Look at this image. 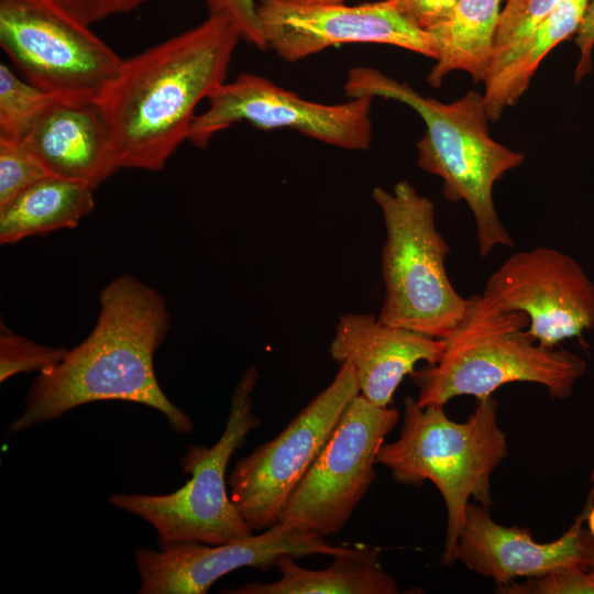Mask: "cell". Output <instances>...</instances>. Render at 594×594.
I'll return each instance as SVG.
<instances>
[{
  "label": "cell",
  "instance_id": "cell-1",
  "mask_svg": "<svg viewBox=\"0 0 594 594\" xmlns=\"http://www.w3.org/2000/svg\"><path fill=\"white\" fill-rule=\"evenodd\" d=\"M99 301L91 332L62 362L40 372L9 430L25 431L89 403L123 400L156 409L173 431L190 433L191 419L167 398L154 370V354L169 328L164 298L122 275L105 286Z\"/></svg>",
  "mask_w": 594,
  "mask_h": 594
},
{
  "label": "cell",
  "instance_id": "cell-2",
  "mask_svg": "<svg viewBox=\"0 0 594 594\" xmlns=\"http://www.w3.org/2000/svg\"><path fill=\"white\" fill-rule=\"evenodd\" d=\"M242 38L221 15L123 59L98 102L120 168L162 170L187 140L198 103L226 81Z\"/></svg>",
  "mask_w": 594,
  "mask_h": 594
},
{
  "label": "cell",
  "instance_id": "cell-3",
  "mask_svg": "<svg viewBox=\"0 0 594 594\" xmlns=\"http://www.w3.org/2000/svg\"><path fill=\"white\" fill-rule=\"evenodd\" d=\"M343 88L349 98L381 97L414 109L426 124L417 143V165L442 179L446 199L468 205L481 256L486 257L496 246L515 245L496 211L493 189L508 170L522 164L525 155L490 135V117L481 94L471 90L446 103L362 66L349 70Z\"/></svg>",
  "mask_w": 594,
  "mask_h": 594
},
{
  "label": "cell",
  "instance_id": "cell-4",
  "mask_svg": "<svg viewBox=\"0 0 594 594\" xmlns=\"http://www.w3.org/2000/svg\"><path fill=\"white\" fill-rule=\"evenodd\" d=\"M528 324L524 312L502 309L483 295L469 297L462 320L442 339L440 360L410 375L418 405L444 406L462 395L483 398L514 382L544 386L551 398L570 397L587 370L586 361L539 344L526 332Z\"/></svg>",
  "mask_w": 594,
  "mask_h": 594
},
{
  "label": "cell",
  "instance_id": "cell-5",
  "mask_svg": "<svg viewBox=\"0 0 594 594\" xmlns=\"http://www.w3.org/2000/svg\"><path fill=\"white\" fill-rule=\"evenodd\" d=\"M507 455L506 435L498 426L492 395L477 398L462 422L451 420L443 406L421 407L406 396L400 435L382 444L376 464L386 466L398 484L421 486L430 481L438 488L447 509L441 562L451 565L470 499L490 508L491 477Z\"/></svg>",
  "mask_w": 594,
  "mask_h": 594
},
{
  "label": "cell",
  "instance_id": "cell-6",
  "mask_svg": "<svg viewBox=\"0 0 594 594\" xmlns=\"http://www.w3.org/2000/svg\"><path fill=\"white\" fill-rule=\"evenodd\" d=\"M385 241L381 253L385 323L437 339L462 320L469 298L453 287L446 270L450 246L436 226L435 204L407 180L392 190L374 187Z\"/></svg>",
  "mask_w": 594,
  "mask_h": 594
},
{
  "label": "cell",
  "instance_id": "cell-7",
  "mask_svg": "<svg viewBox=\"0 0 594 594\" xmlns=\"http://www.w3.org/2000/svg\"><path fill=\"white\" fill-rule=\"evenodd\" d=\"M258 374L248 367L233 389L224 430L210 447L190 446L179 461L190 479L168 494L119 493L109 503L152 525L160 543L197 541L221 544L253 535L227 492L226 471L234 452L261 425L253 393Z\"/></svg>",
  "mask_w": 594,
  "mask_h": 594
},
{
  "label": "cell",
  "instance_id": "cell-8",
  "mask_svg": "<svg viewBox=\"0 0 594 594\" xmlns=\"http://www.w3.org/2000/svg\"><path fill=\"white\" fill-rule=\"evenodd\" d=\"M0 44L29 82L66 99L98 101L123 63L58 0H0Z\"/></svg>",
  "mask_w": 594,
  "mask_h": 594
},
{
  "label": "cell",
  "instance_id": "cell-9",
  "mask_svg": "<svg viewBox=\"0 0 594 594\" xmlns=\"http://www.w3.org/2000/svg\"><path fill=\"white\" fill-rule=\"evenodd\" d=\"M360 394L350 364L272 440L239 460L228 477L231 499L253 532L276 525L351 400Z\"/></svg>",
  "mask_w": 594,
  "mask_h": 594
},
{
  "label": "cell",
  "instance_id": "cell-10",
  "mask_svg": "<svg viewBox=\"0 0 594 594\" xmlns=\"http://www.w3.org/2000/svg\"><path fill=\"white\" fill-rule=\"evenodd\" d=\"M398 420L396 408L376 406L358 394L278 522L323 538L339 532L376 479L377 453Z\"/></svg>",
  "mask_w": 594,
  "mask_h": 594
},
{
  "label": "cell",
  "instance_id": "cell-11",
  "mask_svg": "<svg viewBox=\"0 0 594 594\" xmlns=\"http://www.w3.org/2000/svg\"><path fill=\"white\" fill-rule=\"evenodd\" d=\"M207 100L208 109L195 117L188 131L187 141L197 147H205L215 134L241 121L261 130H294L348 151H366L372 142L371 97L320 103L266 77L242 73L220 85Z\"/></svg>",
  "mask_w": 594,
  "mask_h": 594
},
{
  "label": "cell",
  "instance_id": "cell-12",
  "mask_svg": "<svg viewBox=\"0 0 594 594\" xmlns=\"http://www.w3.org/2000/svg\"><path fill=\"white\" fill-rule=\"evenodd\" d=\"M482 295L502 309L524 312L526 332L547 348L594 327V282L574 257L550 246L510 255Z\"/></svg>",
  "mask_w": 594,
  "mask_h": 594
},
{
  "label": "cell",
  "instance_id": "cell-13",
  "mask_svg": "<svg viewBox=\"0 0 594 594\" xmlns=\"http://www.w3.org/2000/svg\"><path fill=\"white\" fill-rule=\"evenodd\" d=\"M257 15L266 48L290 63L348 43L387 44L437 57L430 34L389 0L358 6L261 0Z\"/></svg>",
  "mask_w": 594,
  "mask_h": 594
},
{
  "label": "cell",
  "instance_id": "cell-14",
  "mask_svg": "<svg viewBox=\"0 0 594 594\" xmlns=\"http://www.w3.org/2000/svg\"><path fill=\"white\" fill-rule=\"evenodd\" d=\"M350 547L280 522L239 541L208 544L197 541L160 543L158 550L140 547L134 561L140 594H205L223 575L240 568L267 571L282 556L295 559L334 556Z\"/></svg>",
  "mask_w": 594,
  "mask_h": 594
},
{
  "label": "cell",
  "instance_id": "cell-15",
  "mask_svg": "<svg viewBox=\"0 0 594 594\" xmlns=\"http://www.w3.org/2000/svg\"><path fill=\"white\" fill-rule=\"evenodd\" d=\"M592 509L585 504L562 536L541 543L534 540L529 528L499 525L487 508L469 503L454 560L477 574L493 579L496 585L561 568L586 566L583 525Z\"/></svg>",
  "mask_w": 594,
  "mask_h": 594
},
{
  "label": "cell",
  "instance_id": "cell-16",
  "mask_svg": "<svg viewBox=\"0 0 594 594\" xmlns=\"http://www.w3.org/2000/svg\"><path fill=\"white\" fill-rule=\"evenodd\" d=\"M443 351L442 339L385 323L372 314L352 312L339 317L329 346L331 359L352 366L360 394L376 406H389L416 364H435Z\"/></svg>",
  "mask_w": 594,
  "mask_h": 594
},
{
  "label": "cell",
  "instance_id": "cell-17",
  "mask_svg": "<svg viewBox=\"0 0 594 594\" xmlns=\"http://www.w3.org/2000/svg\"><path fill=\"white\" fill-rule=\"evenodd\" d=\"M21 143L53 176L97 188L120 169L97 100L55 98Z\"/></svg>",
  "mask_w": 594,
  "mask_h": 594
},
{
  "label": "cell",
  "instance_id": "cell-18",
  "mask_svg": "<svg viewBox=\"0 0 594 594\" xmlns=\"http://www.w3.org/2000/svg\"><path fill=\"white\" fill-rule=\"evenodd\" d=\"M588 2L563 0L529 34L494 57L482 95L490 120L514 106L548 53L576 34Z\"/></svg>",
  "mask_w": 594,
  "mask_h": 594
},
{
  "label": "cell",
  "instance_id": "cell-19",
  "mask_svg": "<svg viewBox=\"0 0 594 594\" xmlns=\"http://www.w3.org/2000/svg\"><path fill=\"white\" fill-rule=\"evenodd\" d=\"M275 568L280 576L274 582H249L232 594H396L398 585L380 563V548H350L334 556L326 569L310 570L282 556Z\"/></svg>",
  "mask_w": 594,
  "mask_h": 594
},
{
  "label": "cell",
  "instance_id": "cell-20",
  "mask_svg": "<svg viewBox=\"0 0 594 594\" xmlns=\"http://www.w3.org/2000/svg\"><path fill=\"white\" fill-rule=\"evenodd\" d=\"M503 0H458L448 13L426 29L436 51L427 81L439 87L453 70L484 81L491 68Z\"/></svg>",
  "mask_w": 594,
  "mask_h": 594
},
{
  "label": "cell",
  "instance_id": "cell-21",
  "mask_svg": "<svg viewBox=\"0 0 594 594\" xmlns=\"http://www.w3.org/2000/svg\"><path fill=\"white\" fill-rule=\"evenodd\" d=\"M91 186L47 175L0 206V243L75 228L95 207Z\"/></svg>",
  "mask_w": 594,
  "mask_h": 594
},
{
  "label": "cell",
  "instance_id": "cell-22",
  "mask_svg": "<svg viewBox=\"0 0 594 594\" xmlns=\"http://www.w3.org/2000/svg\"><path fill=\"white\" fill-rule=\"evenodd\" d=\"M57 96L20 79L0 64V139L21 142L29 129Z\"/></svg>",
  "mask_w": 594,
  "mask_h": 594
},
{
  "label": "cell",
  "instance_id": "cell-23",
  "mask_svg": "<svg viewBox=\"0 0 594 594\" xmlns=\"http://www.w3.org/2000/svg\"><path fill=\"white\" fill-rule=\"evenodd\" d=\"M68 350L35 343L7 329L0 336V381L19 373L43 372L64 360Z\"/></svg>",
  "mask_w": 594,
  "mask_h": 594
},
{
  "label": "cell",
  "instance_id": "cell-24",
  "mask_svg": "<svg viewBox=\"0 0 594 594\" xmlns=\"http://www.w3.org/2000/svg\"><path fill=\"white\" fill-rule=\"evenodd\" d=\"M47 175L21 142L0 139V206Z\"/></svg>",
  "mask_w": 594,
  "mask_h": 594
},
{
  "label": "cell",
  "instance_id": "cell-25",
  "mask_svg": "<svg viewBox=\"0 0 594 594\" xmlns=\"http://www.w3.org/2000/svg\"><path fill=\"white\" fill-rule=\"evenodd\" d=\"M498 594H594V573L583 565L557 569L544 574L496 585Z\"/></svg>",
  "mask_w": 594,
  "mask_h": 594
},
{
  "label": "cell",
  "instance_id": "cell-26",
  "mask_svg": "<svg viewBox=\"0 0 594 594\" xmlns=\"http://www.w3.org/2000/svg\"><path fill=\"white\" fill-rule=\"evenodd\" d=\"M562 1L507 0L498 20L494 57L529 34Z\"/></svg>",
  "mask_w": 594,
  "mask_h": 594
},
{
  "label": "cell",
  "instance_id": "cell-27",
  "mask_svg": "<svg viewBox=\"0 0 594 594\" xmlns=\"http://www.w3.org/2000/svg\"><path fill=\"white\" fill-rule=\"evenodd\" d=\"M210 15H221L232 22L243 40L258 50L266 44L260 26L255 0H205Z\"/></svg>",
  "mask_w": 594,
  "mask_h": 594
},
{
  "label": "cell",
  "instance_id": "cell-28",
  "mask_svg": "<svg viewBox=\"0 0 594 594\" xmlns=\"http://www.w3.org/2000/svg\"><path fill=\"white\" fill-rule=\"evenodd\" d=\"M148 0H63L84 23L90 25L108 16L128 13Z\"/></svg>",
  "mask_w": 594,
  "mask_h": 594
},
{
  "label": "cell",
  "instance_id": "cell-29",
  "mask_svg": "<svg viewBox=\"0 0 594 594\" xmlns=\"http://www.w3.org/2000/svg\"><path fill=\"white\" fill-rule=\"evenodd\" d=\"M409 21L428 29L455 4L458 0H389Z\"/></svg>",
  "mask_w": 594,
  "mask_h": 594
},
{
  "label": "cell",
  "instance_id": "cell-30",
  "mask_svg": "<svg viewBox=\"0 0 594 594\" xmlns=\"http://www.w3.org/2000/svg\"><path fill=\"white\" fill-rule=\"evenodd\" d=\"M575 44L579 48V61L575 67V81H581L592 73V53L594 48V0H591L585 10L582 23L575 34Z\"/></svg>",
  "mask_w": 594,
  "mask_h": 594
},
{
  "label": "cell",
  "instance_id": "cell-31",
  "mask_svg": "<svg viewBox=\"0 0 594 594\" xmlns=\"http://www.w3.org/2000/svg\"><path fill=\"white\" fill-rule=\"evenodd\" d=\"M585 565L594 573V532L585 528Z\"/></svg>",
  "mask_w": 594,
  "mask_h": 594
},
{
  "label": "cell",
  "instance_id": "cell-32",
  "mask_svg": "<svg viewBox=\"0 0 594 594\" xmlns=\"http://www.w3.org/2000/svg\"><path fill=\"white\" fill-rule=\"evenodd\" d=\"M299 3H344L345 0H282Z\"/></svg>",
  "mask_w": 594,
  "mask_h": 594
},
{
  "label": "cell",
  "instance_id": "cell-33",
  "mask_svg": "<svg viewBox=\"0 0 594 594\" xmlns=\"http://www.w3.org/2000/svg\"><path fill=\"white\" fill-rule=\"evenodd\" d=\"M58 1L62 2V3L64 4L63 0H58ZM64 6H65V4H64Z\"/></svg>",
  "mask_w": 594,
  "mask_h": 594
}]
</instances>
